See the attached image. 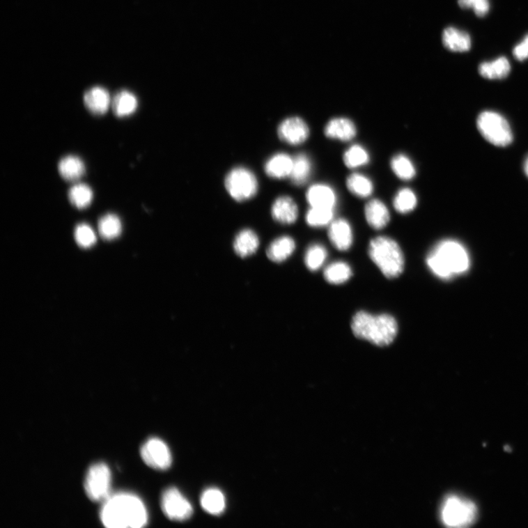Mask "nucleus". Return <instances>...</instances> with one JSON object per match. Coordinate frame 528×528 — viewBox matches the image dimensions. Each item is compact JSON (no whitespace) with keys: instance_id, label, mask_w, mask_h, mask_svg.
Wrapping results in <instances>:
<instances>
[{"instance_id":"nucleus-1","label":"nucleus","mask_w":528,"mask_h":528,"mask_svg":"<svg viewBox=\"0 0 528 528\" xmlns=\"http://www.w3.org/2000/svg\"><path fill=\"white\" fill-rule=\"evenodd\" d=\"M101 511V520L109 528H140L148 522V513L142 500L131 494L109 497Z\"/></svg>"},{"instance_id":"nucleus-2","label":"nucleus","mask_w":528,"mask_h":528,"mask_svg":"<svg viewBox=\"0 0 528 528\" xmlns=\"http://www.w3.org/2000/svg\"><path fill=\"white\" fill-rule=\"evenodd\" d=\"M426 263L436 276L447 280L466 272L469 266V258L462 244L447 240L439 242L430 250Z\"/></svg>"},{"instance_id":"nucleus-3","label":"nucleus","mask_w":528,"mask_h":528,"mask_svg":"<svg viewBox=\"0 0 528 528\" xmlns=\"http://www.w3.org/2000/svg\"><path fill=\"white\" fill-rule=\"evenodd\" d=\"M354 335L378 346L390 345L398 333L394 317L388 314L373 316L366 311L357 312L352 318Z\"/></svg>"},{"instance_id":"nucleus-4","label":"nucleus","mask_w":528,"mask_h":528,"mask_svg":"<svg viewBox=\"0 0 528 528\" xmlns=\"http://www.w3.org/2000/svg\"><path fill=\"white\" fill-rule=\"evenodd\" d=\"M369 256L387 279H396L405 268V258L398 243L387 236H378L369 244Z\"/></svg>"},{"instance_id":"nucleus-5","label":"nucleus","mask_w":528,"mask_h":528,"mask_svg":"<svg viewBox=\"0 0 528 528\" xmlns=\"http://www.w3.org/2000/svg\"><path fill=\"white\" fill-rule=\"evenodd\" d=\"M478 510L470 500L453 495L443 504L441 511L442 522L451 527H465L474 524Z\"/></svg>"},{"instance_id":"nucleus-6","label":"nucleus","mask_w":528,"mask_h":528,"mask_svg":"<svg viewBox=\"0 0 528 528\" xmlns=\"http://www.w3.org/2000/svg\"><path fill=\"white\" fill-rule=\"evenodd\" d=\"M477 127L486 141L496 146L505 147L513 141V134L508 121L493 111H485L477 120Z\"/></svg>"},{"instance_id":"nucleus-7","label":"nucleus","mask_w":528,"mask_h":528,"mask_svg":"<svg viewBox=\"0 0 528 528\" xmlns=\"http://www.w3.org/2000/svg\"><path fill=\"white\" fill-rule=\"evenodd\" d=\"M225 185L230 196L240 202L253 199L258 189V180L254 173L242 166L229 172Z\"/></svg>"},{"instance_id":"nucleus-8","label":"nucleus","mask_w":528,"mask_h":528,"mask_svg":"<svg viewBox=\"0 0 528 528\" xmlns=\"http://www.w3.org/2000/svg\"><path fill=\"white\" fill-rule=\"evenodd\" d=\"M85 490L87 496L94 502H105L109 497L111 472L104 463L92 465L85 480Z\"/></svg>"},{"instance_id":"nucleus-9","label":"nucleus","mask_w":528,"mask_h":528,"mask_svg":"<svg viewBox=\"0 0 528 528\" xmlns=\"http://www.w3.org/2000/svg\"><path fill=\"white\" fill-rule=\"evenodd\" d=\"M161 506L164 515L171 520L184 522L192 516V505L176 488H170L163 493Z\"/></svg>"},{"instance_id":"nucleus-10","label":"nucleus","mask_w":528,"mask_h":528,"mask_svg":"<svg viewBox=\"0 0 528 528\" xmlns=\"http://www.w3.org/2000/svg\"><path fill=\"white\" fill-rule=\"evenodd\" d=\"M141 454L144 463L153 469L166 470L171 466V451L165 442L158 438H151L146 442Z\"/></svg>"},{"instance_id":"nucleus-11","label":"nucleus","mask_w":528,"mask_h":528,"mask_svg":"<svg viewBox=\"0 0 528 528\" xmlns=\"http://www.w3.org/2000/svg\"><path fill=\"white\" fill-rule=\"evenodd\" d=\"M277 134L283 142L298 146L308 140L310 130L308 124L301 118L291 117L280 124Z\"/></svg>"},{"instance_id":"nucleus-12","label":"nucleus","mask_w":528,"mask_h":528,"mask_svg":"<svg viewBox=\"0 0 528 528\" xmlns=\"http://www.w3.org/2000/svg\"><path fill=\"white\" fill-rule=\"evenodd\" d=\"M328 236L333 246L340 251L348 250L352 244V230L349 222L344 219H339L331 222Z\"/></svg>"},{"instance_id":"nucleus-13","label":"nucleus","mask_w":528,"mask_h":528,"mask_svg":"<svg viewBox=\"0 0 528 528\" xmlns=\"http://www.w3.org/2000/svg\"><path fill=\"white\" fill-rule=\"evenodd\" d=\"M325 134L333 140L350 141L357 134V128L355 123L349 118H335L327 123Z\"/></svg>"},{"instance_id":"nucleus-14","label":"nucleus","mask_w":528,"mask_h":528,"mask_svg":"<svg viewBox=\"0 0 528 528\" xmlns=\"http://www.w3.org/2000/svg\"><path fill=\"white\" fill-rule=\"evenodd\" d=\"M306 199L311 207H321L334 210L337 196L329 186L318 184L311 186L306 194Z\"/></svg>"},{"instance_id":"nucleus-15","label":"nucleus","mask_w":528,"mask_h":528,"mask_svg":"<svg viewBox=\"0 0 528 528\" xmlns=\"http://www.w3.org/2000/svg\"><path fill=\"white\" fill-rule=\"evenodd\" d=\"M272 217L282 224H293L298 217V207L288 196L277 199L272 207Z\"/></svg>"},{"instance_id":"nucleus-16","label":"nucleus","mask_w":528,"mask_h":528,"mask_svg":"<svg viewBox=\"0 0 528 528\" xmlns=\"http://www.w3.org/2000/svg\"><path fill=\"white\" fill-rule=\"evenodd\" d=\"M84 102L93 115L103 116L107 112L112 100L106 89L94 87L85 93Z\"/></svg>"},{"instance_id":"nucleus-17","label":"nucleus","mask_w":528,"mask_h":528,"mask_svg":"<svg viewBox=\"0 0 528 528\" xmlns=\"http://www.w3.org/2000/svg\"><path fill=\"white\" fill-rule=\"evenodd\" d=\"M365 215L368 225L376 230L386 227L391 219L388 208L378 199L371 200L366 204Z\"/></svg>"},{"instance_id":"nucleus-18","label":"nucleus","mask_w":528,"mask_h":528,"mask_svg":"<svg viewBox=\"0 0 528 528\" xmlns=\"http://www.w3.org/2000/svg\"><path fill=\"white\" fill-rule=\"evenodd\" d=\"M442 43L444 47L453 52H466L471 48L469 35L453 26L444 31Z\"/></svg>"},{"instance_id":"nucleus-19","label":"nucleus","mask_w":528,"mask_h":528,"mask_svg":"<svg viewBox=\"0 0 528 528\" xmlns=\"http://www.w3.org/2000/svg\"><path fill=\"white\" fill-rule=\"evenodd\" d=\"M293 166V158L284 154V153H280V154L272 156L266 162L264 169L270 177L282 179L290 177Z\"/></svg>"},{"instance_id":"nucleus-20","label":"nucleus","mask_w":528,"mask_h":528,"mask_svg":"<svg viewBox=\"0 0 528 528\" xmlns=\"http://www.w3.org/2000/svg\"><path fill=\"white\" fill-rule=\"evenodd\" d=\"M59 171L61 177L68 183H77L86 173L84 162L78 157L69 155L59 162Z\"/></svg>"},{"instance_id":"nucleus-21","label":"nucleus","mask_w":528,"mask_h":528,"mask_svg":"<svg viewBox=\"0 0 528 528\" xmlns=\"http://www.w3.org/2000/svg\"><path fill=\"white\" fill-rule=\"evenodd\" d=\"M259 247V239L252 230L244 229L235 236L233 248L236 254L242 258L254 254Z\"/></svg>"},{"instance_id":"nucleus-22","label":"nucleus","mask_w":528,"mask_h":528,"mask_svg":"<svg viewBox=\"0 0 528 528\" xmlns=\"http://www.w3.org/2000/svg\"><path fill=\"white\" fill-rule=\"evenodd\" d=\"M111 105L117 117L125 118L135 112L138 102L133 93L128 91H121L115 95Z\"/></svg>"},{"instance_id":"nucleus-23","label":"nucleus","mask_w":528,"mask_h":528,"mask_svg":"<svg viewBox=\"0 0 528 528\" xmlns=\"http://www.w3.org/2000/svg\"><path fill=\"white\" fill-rule=\"evenodd\" d=\"M479 72L481 77L488 79H503L511 72V65L505 57H500L492 62L480 64Z\"/></svg>"},{"instance_id":"nucleus-24","label":"nucleus","mask_w":528,"mask_h":528,"mask_svg":"<svg viewBox=\"0 0 528 528\" xmlns=\"http://www.w3.org/2000/svg\"><path fill=\"white\" fill-rule=\"evenodd\" d=\"M295 247V242L293 238L282 236L270 244L267 249V256L274 262L281 263L293 254Z\"/></svg>"},{"instance_id":"nucleus-25","label":"nucleus","mask_w":528,"mask_h":528,"mask_svg":"<svg viewBox=\"0 0 528 528\" xmlns=\"http://www.w3.org/2000/svg\"><path fill=\"white\" fill-rule=\"evenodd\" d=\"M201 504L205 511L215 516L224 513L226 506L224 493L215 488L206 490L203 493Z\"/></svg>"},{"instance_id":"nucleus-26","label":"nucleus","mask_w":528,"mask_h":528,"mask_svg":"<svg viewBox=\"0 0 528 528\" xmlns=\"http://www.w3.org/2000/svg\"><path fill=\"white\" fill-rule=\"evenodd\" d=\"M311 172L312 164L308 155L299 154L293 158V171L290 178L295 185L302 186L306 183Z\"/></svg>"},{"instance_id":"nucleus-27","label":"nucleus","mask_w":528,"mask_h":528,"mask_svg":"<svg viewBox=\"0 0 528 528\" xmlns=\"http://www.w3.org/2000/svg\"><path fill=\"white\" fill-rule=\"evenodd\" d=\"M352 275L351 267L345 262L337 261L329 264L325 270V280L332 284L339 285L348 281Z\"/></svg>"},{"instance_id":"nucleus-28","label":"nucleus","mask_w":528,"mask_h":528,"mask_svg":"<svg viewBox=\"0 0 528 528\" xmlns=\"http://www.w3.org/2000/svg\"><path fill=\"white\" fill-rule=\"evenodd\" d=\"M347 188L359 198H368L373 191L371 180L364 175L352 173L346 180Z\"/></svg>"},{"instance_id":"nucleus-29","label":"nucleus","mask_w":528,"mask_h":528,"mask_svg":"<svg viewBox=\"0 0 528 528\" xmlns=\"http://www.w3.org/2000/svg\"><path fill=\"white\" fill-rule=\"evenodd\" d=\"M99 231L105 240H114L118 238L122 232L120 218L114 214H107L99 221Z\"/></svg>"},{"instance_id":"nucleus-30","label":"nucleus","mask_w":528,"mask_h":528,"mask_svg":"<svg viewBox=\"0 0 528 528\" xmlns=\"http://www.w3.org/2000/svg\"><path fill=\"white\" fill-rule=\"evenodd\" d=\"M93 199V192L86 184H76L68 191L69 201L79 210L88 208L92 203Z\"/></svg>"},{"instance_id":"nucleus-31","label":"nucleus","mask_w":528,"mask_h":528,"mask_svg":"<svg viewBox=\"0 0 528 528\" xmlns=\"http://www.w3.org/2000/svg\"><path fill=\"white\" fill-rule=\"evenodd\" d=\"M368 151L359 145H353L344 153L343 162L347 168L355 169L369 162Z\"/></svg>"},{"instance_id":"nucleus-32","label":"nucleus","mask_w":528,"mask_h":528,"mask_svg":"<svg viewBox=\"0 0 528 528\" xmlns=\"http://www.w3.org/2000/svg\"><path fill=\"white\" fill-rule=\"evenodd\" d=\"M418 204L415 193L409 188H403L396 194L394 200L395 210L401 214L412 212Z\"/></svg>"},{"instance_id":"nucleus-33","label":"nucleus","mask_w":528,"mask_h":528,"mask_svg":"<svg viewBox=\"0 0 528 528\" xmlns=\"http://www.w3.org/2000/svg\"><path fill=\"white\" fill-rule=\"evenodd\" d=\"M334 217V210L332 208L311 207L306 215L307 224L314 228H321L328 226Z\"/></svg>"},{"instance_id":"nucleus-34","label":"nucleus","mask_w":528,"mask_h":528,"mask_svg":"<svg viewBox=\"0 0 528 528\" xmlns=\"http://www.w3.org/2000/svg\"><path fill=\"white\" fill-rule=\"evenodd\" d=\"M391 165L394 173L401 180H410L416 175L414 164L404 155L395 156L391 160Z\"/></svg>"},{"instance_id":"nucleus-35","label":"nucleus","mask_w":528,"mask_h":528,"mask_svg":"<svg viewBox=\"0 0 528 528\" xmlns=\"http://www.w3.org/2000/svg\"><path fill=\"white\" fill-rule=\"evenodd\" d=\"M327 257L325 247L321 244H315L309 247L305 254L304 261L307 267L311 271L320 269Z\"/></svg>"},{"instance_id":"nucleus-36","label":"nucleus","mask_w":528,"mask_h":528,"mask_svg":"<svg viewBox=\"0 0 528 528\" xmlns=\"http://www.w3.org/2000/svg\"><path fill=\"white\" fill-rule=\"evenodd\" d=\"M75 238L77 243L82 248H89L96 242V235L92 228L87 224H82L75 229Z\"/></svg>"},{"instance_id":"nucleus-37","label":"nucleus","mask_w":528,"mask_h":528,"mask_svg":"<svg viewBox=\"0 0 528 528\" xmlns=\"http://www.w3.org/2000/svg\"><path fill=\"white\" fill-rule=\"evenodd\" d=\"M458 4L463 9L472 8L479 17H484L490 8L489 0H458Z\"/></svg>"},{"instance_id":"nucleus-38","label":"nucleus","mask_w":528,"mask_h":528,"mask_svg":"<svg viewBox=\"0 0 528 528\" xmlns=\"http://www.w3.org/2000/svg\"><path fill=\"white\" fill-rule=\"evenodd\" d=\"M513 54L519 61H524L528 59V34L520 44L514 47Z\"/></svg>"},{"instance_id":"nucleus-39","label":"nucleus","mask_w":528,"mask_h":528,"mask_svg":"<svg viewBox=\"0 0 528 528\" xmlns=\"http://www.w3.org/2000/svg\"><path fill=\"white\" fill-rule=\"evenodd\" d=\"M524 169H525V172L527 176L528 177V157L527 158V160H526V161L525 162Z\"/></svg>"}]
</instances>
